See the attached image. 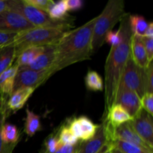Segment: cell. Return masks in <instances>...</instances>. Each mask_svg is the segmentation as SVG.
<instances>
[{
    "instance_id": "obj_12",
    "label": "cell",
    "mask_w": 153,
    "mask_h": 153,
    "mask_svg": "<svg viewBox=\"0 0 153 153\" xmlns=\"http://www.w3.org/2000/svg\"><path fill=\"white\" fill-rule=\"evenodd\" d=\"M114 104L122 106L131 117H134L141 109L140 98L134 91L123 88H118Z\"/></svg>"
},
{
    "instance_id": "obj_10",
    "label": "cell",
    "mask_w": 153,
    "mask_h": 153,
    "mask_svg": "<svg viewBox=\"0 0 153 153\" xmlns=\"http://www.w3.org/2000/svg\"><path fill=\"white\" fill-rule=\"evenodd\" d=\"M32 28L34 25L17 12L7 10L0 13V31L17 34Z\"/></svg>"
},
{
    "instance_id": "obj_17",
    "label": "cell",
    "mask_w": 153,
    "mask_h": 153,
    "mask_svg": "<svg viewBox=\"0 0 153 153\" xmlns=\"http://www.w3.org/2000/svg\"><path fill=\"white\" fill-rule=\"evenodd\" d=\"M19 67L16 64L0 74V94L6 97H10L13 92L15 78Z\"/></svg>"
},
{
    "instance_id": "obj_41",
    "label": "cell",
    "mask_w": 153,
    "mask_h": 153,
    "mask_svg": "<svg viewBox=\"0 0 153 153\" xmlns=\"http://www.w3.org/2000/svg\"><path fill=\"white\" fill-rule=\"evenodd\" d=\"M111 153H122L121 152H120L119 150L116 149H114V148H111Z\"/></svg>"
},
{
    "instance_id": "obj_13",
    "label": "cell",
    "mask_w": 153,
    "mask_h": 153,
    "mask_svg": "<svg viewBox=\"0 0 153 153\" xmlns=\"http://www.w3.org/2000/svg\"><path fill=\"white\" fill-rule=\"evenodd\" d=\"M55 60V45H48L44 46L43 52L31 64L24 68H28L36 71L46 70L52 67Z\"/></svg>"
},
{
    "instance_id": "obj_26",
    "label": "cell",
    "mask_w": 153,
    "mask_h": 153,
    "mask_svg": "<svg viewBox=\"0 0 153 153\" xmlns=\"http://www.w3.org/2000/svg\"><path fill=\"white\" fill-rule=\"evenodd\" d=\"M58 141L61 146H75L79 143L77 137L72 133L67 125H63L58 131Z\"/></svg>"
},
{
    "instance_id": "obj_11",
    "label": "cell",
    "mask_w": 153,
    "mask_h": 153,
    "mask_svg": "<svg viewBox=\"0 0 153 153\" xmlns=\"http://www.w3.org/2000/svg\"><path fill=\"white\" fill-rule=\"evenodd\" d=\"M106 145H108V134L105 123L102 121L94 137L78 143L76 153H98Z\"/></svg>"
},
{
    "instance_id": "obj_3",
    "label": "cell",
    "mask_w": 153,
    "mask_h": 153,
    "mask_svg": "<svg viewBox=\"0 0 153 153\" xmlns=\"http://www.w3.org/2000/svg\"><path fill=\"white\" fill-rule=\"evenodd\" d=\"M72 27L73 23L57 26L34 27L17 33L12 43L16 49V57L27 48L55 45Z\"/></svg>"
},
{
    "instance_id": "obj_21",
    "label": "cell",
    "mask_w": 153,
    "mask_h": 153,
    "mask_svg": "<svg viewBox=\"0 0 153 153\" xmlns=\"http://www.w3.org/2000/svg\"><path fill=\"white\" fill-rule=\"evenodd\" d=\"M16 58V49L12 44L0 48V74L11 67Z\"/></svg>"
},
{
    "instance_id": "obj_24",
    "label": "cell",
    "mask_w": 153,
    "mask_h": 153,
    "mask_svg": "<svg viewBox=\"0 0 153 153\" xmlns=\"http://www.w3.org/2000/svg\"><path fill=\"white\" fill-rule=\"evenodd\" d=\"M109 146L111 148L117 149L122 153H153L137 145L127 143V142L123 141L118 139H115L113 141L109 143Z\"/></svg>"
},
{
    "instance_id": "obj_32",
    "label": "cell",
    "mask_w": 153,
    "mask_h": 153,
    "mask_svg": "<svg viewBox=\"0 0 153 153\" xmlns=\"http://www.w3.org/2000/svg\"><path fill=\"white\" fill-rule=\"evenodd\" d=\"M16 35V33L0 31V48L12 44Z\"/></svg>"
},
{
    "instance_id": "obj_40",
    "label": "cell",
    "mask_w": 153,
    "mask_h": 153,
    "mask_svg": "<svg viewBox=\"0 0 153 153\" xmlns=\"http://www.w3.org/2000/svg\"><path fill=\"white\" fill-rule=\"evenodd\" d=\"M109 148H111V147H110V146H108V145H106V146H104V147H103V148H102V149H101V150H100V152H99L98 153H105V152H106V151H107V150H108V149H109Z\"/></svg>"
},
{
    "instance_id": "obj_34",
    "label": "cell",
    "mask_w": 153,
    "mask_h": 153,
    "mask_svg": "<svg viewBox=\"0 0 153 153\" xmlns=\"http://www.w3.org/2000/svg\"><path fill=\"white\" fill-rule=\"evenodd\" d=\"M142 41L147 55L149 62H152L153 59V38L142 37Z\"/></svg>"
},
{
    "instance_id": "obj_4",
    "label": "cell",
    "mask_w": 153,
    "mask_h": 153,
    "mask_svg": "<svg viewBox=\"0 0 153 153\" xmlns=\"http://www.w3.org/2000/svg\"><path fill=\"white\" fill-rule=\"evenodd\" d=\"M126 12L123 0H109L99 16L94 26L92 37L93 53H96L105 43L108 32L122 19Z\"/></svg>"
},
{
    "instance_id": "obj_35",
    "label": "cell",
    "mask_w": 153,
    "mask_h": 153,
    "mask_svg": "<svg viewBox=\"0 0 153 153\" xmlns=\"http://www.w3.org/2000/svg\"><path fill=\"white\" fill-rule=\"evenodd\" d=\"M66 4H67V10L70 11H75L82 8L85 4V1L82 0H67Z\"/></svg>"
},
{
    "instance_id": "obj_6",
    "label": "cell",
    "mask_w": 153,
    "mask_h": 153,
    "mask_svg": "<svg viewBox=\"0 0 153 153\" xmlns=\"http://www.w3.org/2000/svg\"><path fill=\"white\" fill-rule=\"evenodd\" d=\"M134 91L141 98L147 94L146 69L140 68L130 57L120 80L119 87Z\"/></svg>"
},
{
    "instance_id": "obj_18",
    "label": "cell",
    "mask_w": 153,
    "mask_h": 153,
    "mask_svg": "<svg viewBox=\"0 0 153 153\" xmlns=\"http://www.w3.org/2000/svg\"><path fill=\"white\" fill-rule=\"evenodd\" d=\"M44 50V46H34L24 49L16 57V64L19 68L31 64Z\"/></svg>"
},
{
    "instance_id": "obj_14",
    "label": "cell",
    "mask_w": 153,
    "mask_h": 153,
    "mask_svg": "<svg viewBox=\"0 0 153 153\" xmlns=\"http://www.w3.org/2000/svg\"><path fill=\"white\" fill-rule=\"evenodd\" d=\"M34 91L31 88H20L13 91L7 100V108L9 111L16 112L22 109Z\"/></svg>"
},
{
    "instance_id": "obj_42",
    "label": "cell",
    "mask_w": 153,
    "mask_h": 153,
    "mask_svg": "<svg viewBox=\"0 0 153 153\" xmlns=\"http://www.w3.org/2000/svg\"><path fill=\"white\" fill-rule=\"evenodd\" d=\"M105 153H111V148H109V149H108V150L106 151Z\"/></svg>"
},
{
    "instance_id": "obj_25",
    "label": "cell",
    "mask_w": 153,
    "mask_h": 153,
    "mask_svg": "<svg viewBox=\"0 0 153 153\" xmlns=\"http://www.w3.org/2000/svg\"><path fill=\"white\" fill-rule=\"evenodd\" d=\"M85 83L87 89L91 91H102L104 89V84L101 76L97 72L90 70L88 72L85 78Z\"/></svg>"
},
{
    "instance_id": "obj_37",
    "label": "cell",
    "mask_w": 153,
    "mask_h": 153,
    "mask_svg": "<svg viewBox=\"0 0 153 153\" xmlns=\"http://www.w3.org/2000/svg\"><path fill=\"white\" fill-rule=\"evenodd\" d=\"M143 37H147V38H153V22H149Z\"/></svg>"
},
{
    "instance_id": "obj_29",
    "label": "cell",
    "mask_w": 153,
    "mask_h": 153,
    "mask_svg": "<svg viewBox=\"0 0 153 153\" xmlns=\"http://www.w3.org/2000/svg\"><path fill=\"white\" fill-rule=\"evenodd\" d=\"M141 108L149 115H153V94H146L140 98Z\"/></svg>"
},
{
    "instance_id": "obj_5",
    "label": "cell",
    "mask_w": 153,
    "mask_h": 153,
    "mask_svg": "<svg viewBox=\"0 0 153 153\" xmlns=\"http://www.w3.org/2000/svg\"><path fill=\"white\" fill-rule=\"evenodd\" d=\"M7 10L17 12L34 27L57 26L73 23L74 20L73 17L67 20H54L46 12L25 4L23 0H7Z\"/></svg>"
},
{
    "instance_id": "obj_38",
    "label": "cell",
    "mask_w": 153,
    "mask_h": 153,
    "mask_svg": "<svg viewBox=\"0 0 153 153\" xmlns=\"http://www.w3.org/2000/svg\"><path fill=\"white\" fill-rule=\"evenodd\" d=\"M7 10V0H0V13Z\"/></svg>"
},
{
    "instance_id": "obj_2",
    "label": "cell",
    "mask_w": 153,
    "mask_h": 153,
    "mask_svg": "<svg viewBox=\"0 0 153 153\" xmlns=\"http://www.w3.org/2000/svg\"><path fill=\"white\" fill-rule=\"evenodd\" d=\"M97 16L84 25L67 31L55 44V60L52 69L55 73L76 63L88 60L94 55L93 30Z\"/></svg>"
},
{
    "instance_id": "obj_7",
    "label": "cell",
    "mask_w": 153,
    "mask_h": 153,
    "mask_svg": "<svg viewBox=\"0 0 153 153\" xmlns=\"http://www.w3.org/2000/svg\"><path fill=\"white\" fill-rule=\"evenodd\" d=\"M55 73L52 67L40 71L24 67L19 68L15 78L13 91L20 88H31L36 90Z\"/></svg>"
},
{
    "instance_id": "obj_9",
    "label": "cell",
    "mask_w": 153,
    "mask_h": 153,
    "mask_svg": "<svg viewBox=\"0 0 153 153\" xmlns=\"http://www.w3.org/2000/svg\"><path fill=\"white\" fill-rule=\"evenodd\" d=\"M67 122V126L72 133L82 142L94 137L99 128V125L94 123L86 116L71 118Z\"/></svg>"
},
{
    "instance_id": "obj_16",
    "label": "cell",
    "mask_w": 153,
    "mask_h": 153,
    "mask_svg": "<svg viewBox=\"0 0 153 153\" xmlns=\"http://www.w3.org/2000/svg\"><path fill=\"white\" fill-rule=\"evenodd\" d=\"M131 58L140 68L146 69L149 62L147 55L143 46L142 37L132 35L131 40Z\"/></svg>"
},
{
    "instance_id": "obj_15",
    "label": "cell",
    "mask_w": 153,
    "mask_h": 153,
    "mask_svg": "<svg viewBox=\"0 0 153 153\" xmlns=\"http://www.w3.org/2000/svg\"><path fill=\"white\" fill-rule=\"evenodd\" d=\"M132 120V117L120 105L114 104L108 112L105 117L102 118L111 128L128 123Z\"/></svg>"
},
{
    "instance_id": "obj_8",
    "label": "cell",
    "mask_w": 153,
    "mask_h": 153,
    "mask_svg": "<svg viewBox=\"0 0 153 153\" xmlns=\"http://www.w3.org/2000/svg\"><path fill=\"white\" fill-rule=\"evenodd\" d=\"M128 123L140 138L153 148L152 116L141 108Z\"/></svg>"
},
{
    "instance_id": "obj_22",
    "label": "cell",
    "mask_w": 153,
    "mask_h": 153,
    "mask_svg": "<svg viewBox=\"0 0 153 153\" xmlns=\"http://www.w3.org/2000/svg\"><path fill=\"white\" fill-rule=\"evenodd\" d=\"M67 7L65 0L61 1H54L48 9L47 13L50 18L56 21L67 20L73 17H70L67 15Z\"/></svg>"
},
{
    "instance_id": "obj_27",
    "label": "cell",
    "mask_w": 153,
    "mask_h": 153,
    "mask_svg": "<svg viewBox=\"0 0 153 153\" xmlns=\"http://www.w3.org/2000/svg\"><path fill=\"white\" fill-rule=\"evenodd\" d=\"M9 114H10V111L7 108V102H6L0 107V153H12L15 147L14 146H8V145L4 144L2 142L1 137V127L3 124L5 123V120L8 117Z\"/></svg>"
},
{
    "instance_id": "obj_1",
    "label": "cell",
    "mask_w": 153,
    "mask_h": 153,
    "mask_svg": "<svg viewBox=\"0 0 153 153\" xmlns=\"http://www.w3.org/2000/svg\"><path fill=\"white\" fill-rule=\"evenodd\" d=\"M118 31L120 33L121 42L117 46L111 48L105 65V111L102 118L105 117L109 109L114 105L121 76L131 57L132 32L128 13L120 20Z\"/></svg>"
},
{
    "instance_id": "obj_33",
    "label": "cell",
    "mask_w": 153,
    "mask_h": 153,
    "mask_svg": "<svg viewBox=\"0 0 153 153\" xmlns=\"http://www.w3.org/2000/svg\"><path fill=\"white\" fill-rule=\"evenodd\" d=\"M146 87L147 94L153 93V61L150 62L146 68Z\"/></svg>"
},
{
    "instance_id": "obj_36",
    "label": "cell",
    "mask_w": 153,
    "mask_h": 153,
    "mask_svg": "<svg viewBox=\"0 0 153 153\" xmlns=\"http://www.w3.org/2000/svg\"><path fill=\"white\" fill-rule=\"evenodd\" d=\"M77 149V144L75 146H61L55 153H76Z\"/></svg>"
},
{
    "instance_id": "obj_39",
    "label": "cell",
    "mask_w": 153,
    "mask_h": 153,
    "mask_svg": "<svg viewBox=\"0 0 153 153\" xmlns=\"http://www.w3.org/2000/svg\"><path fill=\"white\" fill-rule=\"evenodd\" d=\"M7 97H4V96H3L2 94H0V107H1L4 103H5L6 102H7Z\"/></svg>"
},
{
    "instance_id": "obj_23",
    "label": "cell",
    "mask_w": 153,
    "mask_h": 153,
    "mask_svg": "<svg viewBox=\"0 0 153 153\" xmlns=\"http://www.w3.org/2000/svg\"><path fill=\"white\" fill-rule=\"evenodd\" d=\"M129 24L132 35L143 37L149 22L144 16L138 14H129Z\"/></svg>"
},
{
    "instance_id": "obj_19",
    "label": "cell",
    "mask_w": 153,
    "mask_h": 153,
    "mask_svg": "<svg viewBox=\"0 0 153 153\" xmlns=\"http://www.w3.org/2000/svg\"><path fill=\"white\" fill-rule=\"evenodd\" d=\"M25 114L26 117L24 123V131L28 137H33L37 131L41 129L40 117L29 108H26Z\"/></svg>"
},
{
    "instance_id": "obj_28",
    "label": "cell",
    "mask_w": 153,
    "mask_h": 153,
    "mask_svg": "<svg viewBox=\"0 0 153 153\" xmlns=\"http://www.w3.org/2000/svg\"><path fill=\"white\" fill-rule=\"evenodd\" d=\"M43 148L40 153H55L61 147L58 137V131L49 134L45 140Z\"/></svg>"
},
{
    "instance_id": "obj_30",
    "label": "cell",
    "mask_w": 153,
    "mask_h": 153,
    "mask_svg": "<svg viewBox=\"0 0 153 153\" xmlns=\"http://www.w3.org/2000/svg\"><path fill=\"white\" fill-rule=\"evenodd\" d=\"M23 1L28 5L40 9L46 13L51 4L54 2L52 0H23Z\"/></svg>"
},
{
    "instance_id": "obj_20",
    "label": "cell",
    "mask_w": 153,
    "mask_h": 153,
    "mask_svg": "<svg viewBox=\"0 0 153 153\" xmlns=\"http://www.w3.org/2000/svg\"><path fill=\"white\" fill-rule=\"evenodd\" d=\"M1 137L5 145L16 146L19 138V130L13 124L4 123L1 127Z\"/></svg>"
},
{
    "instance_id": "obj_31",
    "label": "cell",
    "mask_w": 153,
    "mask_h": 153,
    "mask_svg": "<svg viewBox=\"0 0 153 153\" xmlns=\"http://www.w3.org/2000/svg\"><path fill=\"white\" fill-rule=\"evenodd\" d=\"M105 42L111 45V46H116L119 45L121 42V35L120 31H110L107 33L105 39Z\"/></svg>"
}]
</instances>
